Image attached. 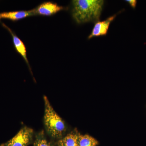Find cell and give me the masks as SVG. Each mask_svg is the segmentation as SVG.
I'll use <instances>...</instances> for the list:
<instances>
[{
	"label": "cell",
	"mask_w": 146,
	"mask_h": 146,
	"mask_svg": "<svg viewBox=\"0 0 146 146\" xmlns=\"http://www.w3.org/2000/svg\"><path fill=\"white\" fill-rule=\"evenodd\" d=\"M104 1L103 0H74L72 16L76 23L82 24L99 20Z\"/></svg>",
	"instance_id": "6da1fadb"
},
{
	"label": "cell",
	"mask_w": 146,
	"mask_h": 146,
	"mask_svg": "<svg viewBox=\"0 0 146 146\" xmlns=\"http://www.w3.org/2000/svg\"><path fill=\"white\" fill-rule=\"evenodd\" d=\"M45 127L49 134L54 138H62L66 130L64 121L54 110L46 97H44Z\"/></svg>",
	"instance_id": "7a4b0ae2"
},
{
	"label": "cell",
	"mask_w": 146,
	"mask_h": 146,
	"mask_svg": "<svg viewBox=\"0 0 146 146\" xmlns=\"http://www.w3.org/2000/svg\"><path fill=\"white\" fill-rule=\"evenodd\" d=\"M33 133L32 129L24 127L13 138L0 146H27L32 141Z\"/></svg>",
	"instance_id": "3957f363"
},
{
	"label": "cell",
	"mask_w": 146,
	"mask_h": 146,
	"mask_svg": "<svg viewBox=\"0 0 146 146\" xmlns=\"http://www.w3.org/2000/svg\"><path fill=\"white\" fill-rule=\"evenodd\" d=\"M116 14L110 16L105 21H97L95 24L92 32L88 36V39L97 36H104L107 34L110 25L116 17Z\"/></svg>",
	"instance_id": "277c9868"
},
{
	"label": "cell",
	"mask_w": 146,
	"mask_h": 146,
	"mask_svg": "<svg viewBox=\"0 0 146 146\" xmlns=\"http://www.w3.org/2000/svg\"><path fill=\"white\" fill-rule=\"evenodd\" d=\"M63 7L58 5L56 3L47 2L42 3L35 9V14L44 16H50L55 14L60 11L64 10Z\"/></svg>",
	"instance_id": "5b68a950"
},
{
	"label": "cell",
	"mask_w": 146,
	"mask_h": 146,
	"mask_svg": "<svg viewBox=\"0 0 146 146\" xmlns=\"http://www.w3.org/2000/svg\"><path fill=\"white\" fill-rule=\"evenodd\" d=\"M35 9L30 11H9L0 13V20L2 19H9L13 21H19L35 15Z\"/></svg>",
	"instance_id": "8992f818"
},
{
	"label": "cell",
	"mask_w": 146,
	"mask_h": 146,
	"mask_svg": "<svg viewBox=\"0 0 146 146\" xmlns=\"http://www.w3.org/2000/svg\"><path fill=\"white\" fill-rule=\"evenodd\" d=\"M3 26L11 34V36H12V38H13V44H14L16 51L23 56L24 60L26 62L28 66H29V68L30 69L28 60L27 58L26 48L23 42H22L21 39L15 35V33L9 28L5 24H3Z\"/></svg>",
	"instance_id": "52a82bcc"
},
{
	"label": "cell",
	"mask_w": 146,
	"mask_h": 146,
	"mask_svg": "<svg viewBox=\"0 0 146 146\" xmlns=\"http://www.w3.org/2000/svg\"><path fill=\"white\" fill-rule=\"evenodd\" d=\"M78 132L72 131L61 138L58 143V146H79Z\"/></svg>",
	"instance_id": "ba28073f"
},
{
	"label": "cell",
	"mask_w": 146,
	"mask_h": 146,
	"mask_svg": "<svg viewBox=\"0 0 146 146\" xmlns=\"http://www.w3.org/2000/svg\"><path fill=\"white\" fill-rule=\"evenodd\" d=\"M98 143V141L92 136L79 133V146H96Z\"/></svg>",
	"instance_id": "9c48e42d"
},
{
	"label": "cell",
	"mask_w": 146,
	"mask_h": 146,
	"mask_svg": "<svg viewBox=\"0 0 146 146\" xmlns=\"http://www.w3.org/2000/svg\"><path fill=\"white\" fill-rule=\"evenodd\" d=\"M34 146H52L49 142L47 141L44 136L43 131L40 132L36 136Z\"/></svg>",
	"instance_id": "30bf717a"
},
{
	"label": "cell",
	"mask_w": 146,
	"mask_h": 146,
	"mask_svg": "<svg viewBox=\"0 0 146 146\" xmlns=\"http://www.w3.org/2000/svg\"><path fill=\"white\" fill-rule=\"evenodd\" d=\"M125 1L128 3L129 5L132 8L134 9L136 7V4H137V1H136V0H127V1Z\"/></svg>",
	"instance_id": "8fae6325"
}]
</instances>
